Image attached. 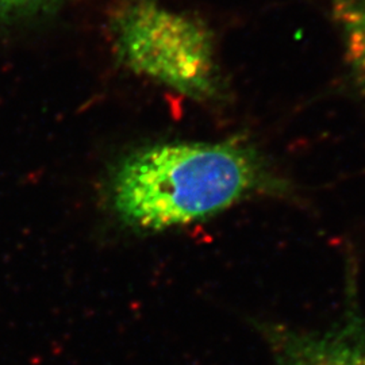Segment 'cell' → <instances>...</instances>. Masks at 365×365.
<instances>
[{"instance_id": "obj_1", "label": "cell", "mask_w": 365, "mask_h": 365, "mask_svg": "<svg viewBox=\"0 0 365 365\" xmlns=\"http://www.w3.org/2000/svg\"><path fill=\"white\" fill-rule=\"evenodd\" d=\"M279 187L260 153L245 141L164 143L123 157L111 173L110 195L125 223L164 230Z\"/></svg>"}, {"instance_id": "obj_2", "label": "cell", "mask_w": 365, "mask_h": 365, "mask_svg": "<svg viewBox=\"0 0 365 365\" xmlns=\"http://www.w3.org/2000/svg\"><path fill=\"white\" fill-rule=\"evenodd\" d=\"M118 57L133 72L207 102L220 96L214 39L200 21L152 0H133L113 19Z\"/></svg>"}, {"instance_id": "obj_3", "label": "cell", "mask_w": 365, "mask_h": 365, "mask_svg": "<svg viewBox=\"0 0 365 365\" xmlns=\"http://www.w3.org/2000/svg\"><path fill=\"white\" fill-rule=\"evenodd\" d=\"M282 365H365V349L325 342L288 341L283 345Z\"/></svg>"}, {"instance_id": "obj_4", "label": "cell", "mask_w": 365, "mask_h": 365, "mask_svg": "<svg viewBox=\"0 0 365 365\" xmlns=\"http://www.w3.org/2000/svg\"><path fill=\"white\" fill-rule=\"evenodd\" d=\"M334 13L344 33L349 61L365 80V0H337Z\"/></svg>"}, {"instance_id": "obj_5", "label": "cell", "mask_w": 365, "mask_h": 365, "mask_svg": "<svg viewBox=\"0 0 365 365\" xmlns=\"http://www.w3.org/2000/svg\"><path fill=\"white\" fill-rule=\"evenodd\" d=\"M58 0H0V25L43 13Z\"/></svg>"}]
</instances>
